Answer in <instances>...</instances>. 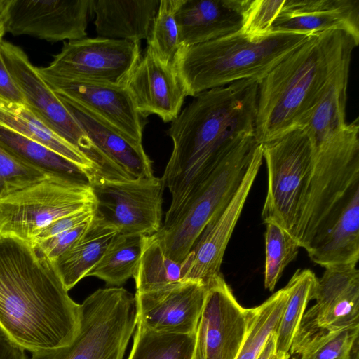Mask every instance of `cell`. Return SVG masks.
Returning a JSON list of instances; mask_svg holds the SVG:
<instances>
[{"mask_svg":"<svg viewBox=\"0 0 359 359\" xmlns=\"http://www.w3.org/2000/svg\"><path fill=\"white\" fill-rule=\"evenodd\" d=\"M276 332H273L255 359H270L276 353Z\"/></svg>","mask_w":359,"mask_h":359,"instance_id":"obj_43","label":"cell"},{"mask_svg":"<svg viewBox=\"0 0 359 359\" xmlns=\"http://www.w3.org/2000/svg\"><path fill=\"white\" fill-rule=\"evenodd\" d=\"M59 98L91 141L100 178L126 180L154 176L152 161L142 143L120 133L84 107Z\"/></svg>","mask_w":359,"mask_h":359,"instance_id":"obj_17","label":"cell"},{"mask_svg":"<svg viewBox=\"0 0 359 359\" xmlns=\"http://www.w3.org/2000/svg\"><path fill=\"white\" fill-rule=\"evenodd\" d=\"M117 233L114 226L93 215L87 230L80 239L52 262L68 291L88 276Z\"/></svg>","mask_w":359,"mask_h":359,"instance_id":"obj_26","label":"cell"},{"mask_svg":"<svg viewBox=\"0 0 359 359\" xmlns=\"http://www.w3.org/2000/svg\"><path fill=\"white\" fill-rule=\"evenodd\" d=\"M262 147L268 175L262 220L276 224L294 236L308 193L312 143L307 133L299 128Z\"/></svg>","mask_w":359,"mask_h":359,"instance_id":"obj_9","label":"cell"},{"mask_svg":"<svg viewBox=\"0 0 359 359\" xmlns=\"http://www.w3.org/2000/svg\"><path fill=\"white\" fill-rule=\"evenodd\" d=\"M318 278L310 269H298L285 287L287 298L276 331V353H289Z\"/></svg>","mask_w":359,"mask_h":359,"instance_id":"obj_29","label":"cell"},{"mask_svg":"<svg viewBox=\"0 0 359 359\" xmlns=\"http://www.w3.org/2000/svg\"><path fill=\"white\" fill-rule=\"evenodd\" d=\"M137 325L135 297L120 287L100 288L80 304V327L69 346L31 359H123Z\"/></svg>","mask_w":359,"mask_h":359,"instance_id":"obj_7","label":"cell"},{"mask_svg":"<svg viewBox=\"0 0 359 359\" xmlns=\"http://www.w3.org/2000/svg\"><path fill=\"white\" fill-rule=\"evenodd\" d=\"M339 29L359 41V1L284 0L270 33L313 34Z\"/></svg>","mask_w":359,"mask_h":359,"instance_id":"obj_22","label":"cell"},{"mask_svg":"<svg viewBox=\"0 0 359 359\" xmlns=\"http://www.w3.org/2000/svg\"><path fill=\"white\" fill-rule=\"evenodd\" d=\"M251 314L252 308L238 302L222 274L212 282L196 332L204 359H236Z\"/></svg>","mask_w":359,"mask_h":359,"instance_id":"obj_18","label":"cell"},{"mask_svg":"<svg viewBox=\"0 0 359 359\" xmlns=\"http://www.w3.org/2000/svg\"><path fill=\"white\" fill-rule=\"evenodd\" d=\"M87 181L51 172L43 180L0 197V236L30 243L55 221L93 208Z\"/></svg>","mask_w":359,"mask_h":359,"instance_id":"obj_8","label":"cell"},{"mask_svg":"<svg viewBox=\"0 0 359 359\" xmlns=\"http://www.w3.org/2000/svg\"><path fill=\"white\" fill-rule=\"evenodd\" d=\"M182 263L169 258L156 233L144 237L141 255L133 276L136 291H147L182 281Z\"/></svg>","mask_w":359,"mask_h":359,"instance_id":"obj_32","label":"cell"},{"mask_svg":"<svg viewBox=\"0 0 359 359\" xmlns=\"http://www.w3.org/2000/svg\"><path fill=\"white\" fill-rule=\"evenodd\" d=\"M79 327L80 304L52 262L29 243L0 236V329L36 353L69 346Z\"/></svg>","mask_w":359,"mask_h":359,"instance_id":"obj_2","label":"cell"},{"mask_svg":"<svg viewBox=\"0 0 359 359\" xmlns=\"http://www.w3.org/2000/svg\"><path fill=\"white\" fill-rule=\"evenodd\" d=\"M160 1L94 0L99 37L140 42L147 40Z\"/></svg>","mask_w":359,"mask_h":359,"instance_id":"obj_24","label":"cell"},{"mask_svg":"<svg viewBox=\"0 0 359 359\" xmlns=\"http://www.w3.org/2000/svg\"><path fill=\"white\" fill-rule=\"evenodd\" d=\"M1 52L25 105L50 129L82 151L95 164L93 145L57 94L20 47L1 40ZM96 165V164H95Z\"/></svg>","mask_w":359,"mask_h":359,"instance_id":"obj_12","label":"cell"},{"mask_svg":"<svg viewBox=\"0 0 359 359\" xmlns=\"http://www.w3.org/2000/svg\"><path fill=\"white\" fill-rule=\"evenodd\" d=\"M144 236L117 233L100 262L88 276H95L107 285L120 286L130 278L139 262Z\"/></svg>","mask_w":359,"mask_h":359,"instance_id":"obj_30","label":"cell"},{"mask_svg":"<svg viewBox=\"0 0 359 359\" xmlns=\"http://www.w3.org/2000/svg\"><path fill=\"white\" fill-rule=\"evenodd\" d=\"M41 77L59 96L97 115L133 140L142 143L144 118L125 86L57 75L38 67Z\"/></svg>","mask_w":359,"mask_h":359,"instance_id":"obj_15","label":"cell"},{"mask_svg":"<svg viewBox=\"0 0 359 359\" xmlns=\"http://www.w3.org/2000/svg\"><path fill=\"white\" fill-rule=\"evenodd\" d=\"M0 359H27L25 350L0 329Z\"/></svg>","mask_w":359,"mask_h":359,"instance_id":"obj_42","label":"cell"},{"mask_svg":"<svg viewBox=\"0 0 359 359\" xmlns=\"http://www.w3.org/2000/svg\"><path fill=\"white\" fill-rule=\"evenodd\" d=\"M0 146L15 156L48 171L85 180L88 176L78 166L48 147L0 125Z\"/></svg>","mask_w":359,"mask_h":359,"instance_id":"obj_31","label":"cell"},{"mask_svg":"<svg viewBox=\"0 0 359 359\" xmlns=\"http://www.w3.org/2000/svg\"><path fill=\"white\" fill-rule=\"evenodd\" d=\"M283 3L284 0H252L240 31L250 39H259L271 34V26Z\"/></svg>","mask_w":359,"mask_h":359,"instance_id":"obj_38","label":"cell"},{"mask_svg":"<svg viewBox=\"0 0 359 359\" xmlns=\"http://www.w3.org/2000/svg\"><path fill=\"white\" fill-rule=\"evenodd\" d=\"M141 56L140 42L86 37L65 42L43 68L60 76L125 86Z\"/></svg>","mask_w":359,"mask_h":359,"instance_id":"obj_11","label":"cell"},{"mask_svg":"<svg viewBox=\"0 0 359 359\" xmlns=\"http://www.w3.org/2000/svg\"><path fill=\"white\" fill-rule=\"evenodd\" d=\"M311 34L271 33L250 39L241 31L208 42L182 46L172 67L187 95L233 82L259 81Z\"/></svg>","mask_w":359,"mask_h":359,"instance_id":"obj_4","label":"cell"},{"mask_svg":"<svg viewBox=\"0 0 359 359\" xmlns=\"http://www.w3.org/2000/svg\"><path fill=\"white\" fill-rule=\"evenodd\" d=\"M182 0H162L153 22L147 47L163 62L172 64L180 47V32L176 18Z\"/></svg>","mask_w":359,"mask_h":359,"instance_id":"obj_35","label":"cell"},{"mask_svg":"<svg viewBox=\"0 0 359 359\" xmlns=\"http://www.w3.org/2000/svg\"><path fill=\"white\" fill-rule=\"evenodd\" d=\"M358 44L339 29L311 34L263 77L258 85L257 142L303 128L330 78Z\"/></svg>","mask_w":359,"mask_h":359,"instance_id":"obj_3","label":"cell"},{"mask_svg":"<svg viewBox=\"0 0 359 359\" xmlns=\"http://www.w3.org/2000/svg\"><path fill=\"white\" fill-rule=\"evenodd\" d=\"M266 224L264 287L273 291L285 268L297 257L300 247L280 226L273 222Z\"/></svg>","mask_w":359,"mask_h":359,"instance_id":"obj_36","label":"cell"},{"mask_svg":"<svg viewBox=\"0 0 359 359\" xmlns=\"http://www.w3.org/2000/svg\"><path fill=\"white\" fill-rule=\"evenodd\" d=\"M193 359H204L203 350L201 341L196 334V347Z\"/></svg>","mask_w":359,"mask_h":359,"instance_id":"obj_45","label":"cell"},{"mask_svg":"<svg viewBox=\"0 0 359 359\" xmlns=\"http://www.w3.org/2000/svg\"><path fill=\"white\" fill-rule=\"evenodd\" d=\"M0 125L40 142L63 156L86 172L88 182L99 177L98 168L82 151L54 133L25 104L0 97Z\"/></svg>","mask_w":359,"mask_h":359,"instance_id":"obj_25","label":"cell"},{"mask_svg":"<svg viewBox=\"0 0 359 359\" xmlns=\"http://www.w3.org/2000/svg\"><path fill=\"white\" fill-rule=\"evenodd\" d=\"M313 299L316 304L305 311L298 331H336L359 325V271L356 265L325 267L318 279Z\"/></svg>","mask_w":359,"mask_h":359,"instance_id":"obj_19","label":"cell"},{"mask_svg":"<svg viewBox=\"0 0 359 359\" xmlns=\"http://www.w3.org/2000/svg\"><path fill=\"white\" fill-rule=\"evenodd\" d=\"M255 133L240 140L201 184L186 205L156 236L165 255L182 263L205 226L230 201L252 159L257 147Z\"/></svg>","mask_w":359,"mask_h":359,"instance_id":"obj_6","label":"cell"},{"mask_svg":"<svg viewBox=\"0 0 359 359\" xmlns=\"http://www.w3.org/2000/svg\"><path fill=\"white\" fill-rule=\"evenodd\" d=\"M0 41V42H1ZM0 97L9 102L25 104L24 97L4 60L0 48Z\"/></svg>","mask_w":359,"mask_h":359,"instance_id":"obj_41","label":"cell"},{"mask_svg":"<svg viewBox=\"0 0 359 359\" xmlns=\"http://www.w3.org/2000/svg\"><path fill=\"white\" fill-rule=\"evenodd\" d=\"M196 334L153 332L137 325L128 359H193Z\"/></svg>","mask_w":359,"mask_h":359,"instance_id":"obj_33","label":"cell"},{"mask_svg":"<svg viewBox=\"0 0 359 359\" xmlns=\"http://www.w3.org/2000/svg\"><path fill=\"white\" fill-rule=\"evenodd\" d=\"M323 267L356 265L359 259V182L334 207L306 248Z\"/></svg>","mask_w":359,"mask_h":359,"instance_id":"obj_21","label":"cell"},{"mask_svg":"<svg viewBox=\"0 0 359 359\" xmlns=\"http://www.w3.org/2000/svg\"><path fill=\"white\" fill-rule=\"evenodd\" d=\"M91 220L68 229L32 247L50 261L53 262L80 239L87 230Z\"/></svg>","mask_w":359,"mask_h":359,"instance_id":"obj_39","label":"cell"},{"mask_svg":"<svg viewBox=\"0 0 359 359\" xmlns=\"http://www.w3.org/2000/svg\"><path fill=\"white\" fill-rule=\"evenodd\" d=\"M259 144L244 177L229 203L205 226L182 262V281H200L207 287L221 273L229 241L262 163Z\"/></svg>","mask_w":359,"mask_h":359,"instance_id":"obj_13","label":"cell"},{"mask_svg":"<svg viewBox=\"0 0 359 359\" xmlns=\"http://www.w3.org/2000/svg\"><path fill=\"white\" fill-rule=\"evenodd\" d=\"M94 0H11L6 32L48 41L86 38Z\"/></svg>","mask_w":359,"mask_h":359,"instance_id":"obj_14","label":"cell"},{"mask_svg":"<svg viewBox=\"0 0 359 359\" xmlns=\"http://www.w3.org/2000/svg\"><path fill=\"white\" fill-rule=\"evenodd\" d=\"M290 357V353H286V354L275 353L271 357L270 359H289Z\"/></svg>","mask_w":359,"mask_h":359,"instance_id":"obj_46","label":"cell"},{"mask_svg":"<svg viewBox=\"0 0 359 359\" xmlns=\"http://www.w3.org/2000/svg\"><path fill=\"white\" fill-rule=\"evenodd\" d=\"M252 0H182L176 13L180 46L239 32Z\"/></svg>","mask_w":359,"mask_h":359,"instance_id":"obj_23","label":"cell"},{"mask_svg":"<svg viewBox=\"0 0 359 359\" xmlns=\"http://www.w3.org/2000/svg\"><path fill=\"white\" fill-rule=\"evenodd\" d=\"M312 147L308 193L293 236L305 250L334 207L359 182L358 118Z\"/></svg>","mask_w":359,"mask_h":359,"instance_id":"obj_5","label":"cell"},{"mask_svg":"<svg viewBox=\"0 0 359 359\" xmlns=\"http://www.w3.org/2000/svg\"><path fill=\"white\" fill-rule=\"evenodd\" d=\"M258 85L244 79L203 91L171 122L167 133L173 149L162 177L172 198L162 227L175 219L229 151L255 133Z\"/></svg>","mask_w":359,"mask_h":359,"instance_id":"obj_1","label":"cell"},{"mask_svg":"<svg viewBox=\"0 0 359 359\" xmlns=\"http://www.w3.org/2000/svg\"><path fill=\"white\" fill-rule=\"evenodd\" d=\"M207 291L194 280L135 291L137 325L156 332L196 334Z\"/></svg>","mask_w":359,"mask_h":359,"instance_id":"obj_16","label":"cell"},{"mask_svg":"<svg viewBox=\"0 0 359 359\" xmlns=\"http://www.w3.org/2000/svg\"><path fill=\"white\" fill-rule=\"evenodd\" d=\"M351 57L330 78L303 128L315 144L346 124L347 87Z\"/></svg>","mask_w":359,"mask_h":359,"instance_id":"obj_27","label":"cell"},{"mask_svg":"<svg viewBox=\"0 0 359 359\" xmlns=\"http://www.w3.org/2000/svg\"><path fill=\"white\" fill-rule=\"evenodd\" d=\"M51 172L0 146V197L36 183Z\"/></svg>","mask_w":359,"mask_h":359,"instance_id":"obj_37","label":"cell"},{"mask_svg":"<svg viewBox=\"0 0 359 359\" xmlns=\"http://www.w3.org/2000/svg\"><path fill=\"white\" fill-rule=\"evenodd\" d=\"M287 298L283 287L252 308L248 330L236 359H255L271 334L276 332Z\"/></svg>","mask_w":359,"mask_h":359,"instance_id":"obj_34","label":"cell"},{"mask_svg":"<svg viewBox=\"0 0 359 359\" xmlns=\"http://www.w3.org/2000/svg\"><path fill=\"white\" fill-rule=\"evenodd\" d=\"M125 86L144 118L155 114L166 123L179 115L187 96L172 65L163 62L147 46Z\"/></svg>","mask_w":359,"mask_h":359,"instance_id":"obj_20","label":"cell"},{"mask_svg":"<svg viewBox=\"0 0 359 359\" xmlns=\"http://www.w3.org/2000/svg\"><path fill=\"white\" fill-rule=\"evenodd\" d=\"M359 325L336 331L299 330L290 349L294 359H359Z\"/></svg>","mask_w":359,"mask_h":359,"instance_id":"obj_28","label":"cell"},{"mask_svg":"<svg viewBox=\"0 0 359 359\" xmlns=\"http://www.w3.org/2000/svg\"><path fill=\"white\" fill-rule=\"evenodd\" d=\"M289 359H291V358H290H290H289ZM292 359H294V358H292Z\"/></svg>","mask_w":359,"mask_h":359,"instance_id":"obj_47","label":"cell"},{"mask_svg":"<svg viewBox=\"0 0 359 359\" xmlns=\"http://www.w3.org/2000/svg\"><path fill=\"white\" fill-rule=\"evenodd\" d=\"M95 207L86 208L63 217L39 231L29 243L32 246L54 237L68 229L93 219Z\"/></svg>","mask_w":359,"mask_h":359,"instance_id":"obj_40","label":"cell"},{"mask_svg":"<svg viewBox=\"0 0 359 359\" xmlns=\"http://www.w3.org/2000/svg\"><path fill=\"white\" fill-rule=\"evenodd\" d=\"M95 200L94 217L118 233L149 236L163 226V177L117 180L97 178L90 183Z\"/></svg>","mask_w":359,"mask_h":359,"instance_id":"obj_10","label":"cell"},{"mask_svg":"<svg viewBox=\"0 0 359 359\" xmlns=\"http://www.w3.org/2000/svg\"><path fill=\"white\" fill-rule=\"evenodd\" d=\"M11 0H0V41L6 33V22Z\"/></svg>","mask_w":359,"mask_h":359,"instance_id":"obj_44","label":"cell"}]
</instances>
